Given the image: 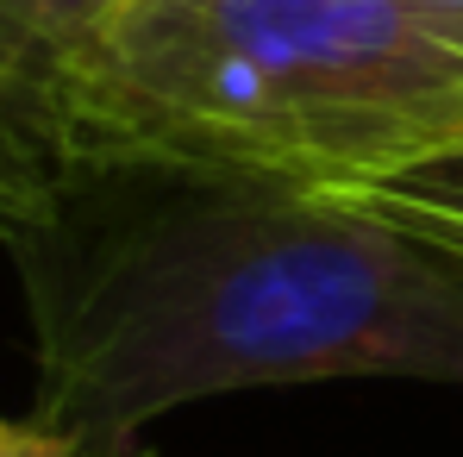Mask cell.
Listing matches in <instances>:
<instances>
[{"mask_svg": "<svg viewBox=\"0 0 463 457\" xmlns=\"http://www.w3.org/2000/svg\"><path fill=\"white\" fill-rule=\"evenodd\" d=\"M413 6H426V13H451V19H463V0H413Z\"/></svg>", "mask_w": 463, "mask_h": 457, "instance_id": "obj_6", "label": "cell"}, {"mask_svg": "<svg viewBox=\"0 0 463 457\" xmlns=\"http://www.w3.org/2000/svg\"><path fill=\"white\" fill-rule=\"evenodd\" d=\"M126 0H0V226L70 163V113Z\"/></svg>", "mask_w": 463, "mask_h": 457, "instance_id": "obj_3", "label": "cell"}, {"mask_svg": "<svg viewBox=\"0 0 463 457\" xmlns=\"http://www.w3.org/2000/svg\"><path fill=\"white\" fill-rule=\"evenodd\" d=\"M126 457H145V452H126Z\"/></svg>", "mask_w": 463, "mask_h": 457, "instance_id": "obj_7", "label": "cell"}, {"mask_svg": "<svg viewBox=\"0 0 463 457\" xmlns=\"http://www.w3.org/2000/svg\"><path fill=\"white\" fill-rule=\"evenodd\" d=\"M0 457H81V452L38 420H0Z\"/></svg>", "mask_w": 463, "mask_h": 457, "instance_id": "obj_5", "label": "cell"}, {"mask_svg": "<svg viewBox=\"0 0 463 457\" xmlns=\"http://www.w3.org/2000/svg\"><path fill=\"white\" fill-rule=\"evenodd\" d=\"M38 426L81 457L238 388H463V263L332 188L188 163H76L13 226Z\"/></svg>", "mask_w": 463, "mask_h": 457, "instance_id": "obj_1", "label": "cell"}, {"mask_svg": "<svg viewBox=\"0 0 463 457\" xmlns=\"http://www.w3.org/2000/svg\"><path fill=\"white\" fill-rule=\"evenodd\" d=\"M463 145V19L413 0H126L70 163L357 188Z\"/></svg>", "mask_w": 463, "mask_h": 457, "instance_id": "obj_2", "label": "cell"}, {"mask_svg": "<svg viewBox=\"0 0 463 457\" xmlns=\"http://www.w3.org/2000/svg\"><path fill=\"white\" fill-rule=\"evenodd\" d=\"M332 195H345L351 207L413 232V238L451 251L463 263V145L439 151V157H420L407 169H388V176L357 182V188H332Z\"/></svg>", "mask_w": 463, "mask_h": 457, "instance_id": "obj_4", "label": "cell"}]
</instances>
